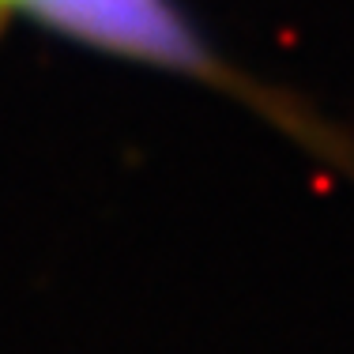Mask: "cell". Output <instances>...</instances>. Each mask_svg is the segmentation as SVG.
Wrapping results in <instances>:
<instances>
[{
    "instance_id": "cell-1",
    "label": "cell",
    "mask_w": 354,
    "mask_h": 354,
    "mask_svg": "<svg viewBox=\"0 0 354 354\" xmlns=\"http://www.w3.org/2000/svg\"><path fill=\"white\" fill-rule=\"evenodd\" d=\"M12 23H30L61 41L121 57L143 68L212 83L230 98L252 106L339 174L354 177V140L347 132L309 106L286 98L283 91H272L249 72L234 68L207 41L181 0H0V35Z\"/></svg>"
}]
</instances>
